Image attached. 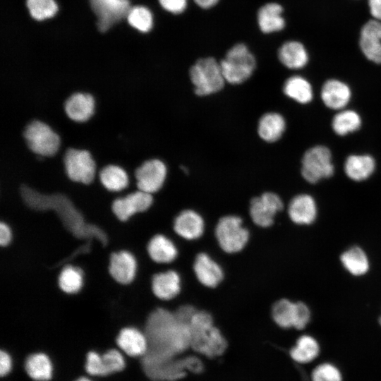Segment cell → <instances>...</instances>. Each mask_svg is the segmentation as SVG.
<instances>
[{
    "label": "cell",
    "mask_w": 381,
    "mask_h": 381,
    "mask_svg": "<svg viewBox=\"0 0 381 381\" xmlns=\"http://www.w3.org/2000/svg\"><path fill=\"white\" fill-rule=\"evenodd\" d=\"M147 350L142 359L167 360L190 347L189 324L179 321L173 311L162 307L153 309L145 325Z\"/></svg>",
    "instance_id": "1"
},
{
    "label": "cell",
    "mask_w": 381,
    "mask_h": 381,
    "mask_svg": "<svg viewBox=\"0 0 381 381\" xmlns=\"http://www.w3.org/2000/svg\"><path fill=\"white\" fill-rule=\"evenodd\" d=\"M190 348L208 358L221 356L228 343L220 329L214 325L212 315L205 310H198L190 323Z\"/></svg>",
    "instance_id": "2"
},
{
    "label": "cell",
    "mask_w": 381,
    "mask_h": 381,
    "mask_svg": "<svg viewBox=\"0 0 381 381\" xmlns=\"http://www.w3.org/2000/svg\"><path fill=\"white\" fill-rule=\"evenodd\" d=\"M143 369L153 380L174 381L183 378L188 372L199 373L203 370L201 360L194 356L159 361L141 360Z\"/></svg>",
    "instance_id": "3"
},
{
    "label": "cell",
    "mask_w": 381,
    "mask_h": 381,
    "mask_svg": "<svg viewBox=\"0 0 381 381\" xmlns=\"http://www.w3.org/2000/svg\"><path fill=\"white\" fill-rule=\"evenodd\" d=\"M214 236L222 251L237 254L242 251L250 240V231L237 215H225L219 218L214 228Z\"/></svg>",
    "instance_id": "4"
},
{
    "label": "cell",
    "mask_w": 381,
    "mask_h": 381,
    "mask_svg": "<svg viewBox=\"0 0 381 381\" xmlns=\"http://www.w3.org/2000/svg\"><path fill=\"white\" fill-rule=\"evenodd\" d=\"M23 137L28 148L37 155L53 157L61 148L59 135L41 120L30 121L23 129Z\"/></svg>",
    "instance_id": "5"
},
{
    "label": "cell",
    "mask_w": 381,
    "mask_h": 381,
    "mask_svg": "<svg viewBox=\"0 0 381 381\" xmlns=\"http://www.w3.org/2000/svg\"><path fill=\"white\" fill-rule=\"evenodd\" d=\"M219 63L226 82L234 85L248 80L256 66L255 56L243 43L234 45Z\"/></svg>",
    "instance_id": "6"
},
{
    "label": "cell",
    "mask_w": 381,
    "mask_h": 381,
    "mask_svg": "<svg viewBox=\"0 0 381 381\" xmlns=\"http://www.w3.org/2000/svg\"><path fill=\"white\" fill-rule=\"evenodd\" d=\"M194 85V92L199 96H205L220 91L226 82L220 63L212 57L198 59L189 71Z\"/></svg>",
    "instance_id": "7"
},
{
    "label": "cell",
    "mask_w": 381,
    "mask_h": 381,
    "mask_svg": "<svg viewBox=\"0 0 381 381\" xmlns=\"http://www.w3.org/2000/svg\"><path fill=\"white\" fill-rule=\"evenodd\" d=\"M59 154L62 157L65 173L71 181L90 184L96 179L97 163L88 150L69 147Z\"/></svg>",
    "instance_id": "8"
},
{
    "label": "cell",
    "mask_w": 381,
    "mask_h": 381,
    "mask_svg": "<svg viewBox=\"0 0 381 381\" xmlns=\"http://www.w3.org/2000/svg\"><path fill=\"white\" fill-rule=\"evenodd\" d=\"M153 203L152 194L136 189L123 195L116 193L111 209L118 221L126 222L135 215L149 210Z\"/></svg>",
    "instance_id": "9"
},
{
    "label": "cell",
    "mask_w": 381,
    "mask_h": 381,
    "mask_svg": "<svg viewBox=\"0 0 381 381\" xmlns=\"http://www.w3.org/2000/svg\"><path fill=\"white\" fill-rule=\"evenodd\" d=\"M332 155L325 146H315L307 150L302 159L301 174L309 183H315L334 173Z\"/></svg>",
    "instance_id": "10"
},
{
    "label": "cell",
    "mask_w": 381,
    "mask_h": 381,
    "mask_svg": "<svg viewBox=\"0 0 381 381\" xmlns=\"http://www.w3.org/2000/svg\"><path fill=\"white\" fill-rule=\"evenodd\" d=\"M167 176L166 164L155 157L143 161L135 169L133 179L138 190L153 195L162 189Z\"/></svg>",
    "instance_id": "11"
},
{
    "label": "cell",
    "mask_w": 381,
    "mask_h": 381,
    "mask_svg": "<svg viewBox=\"0 0 381 381\" xmlns=\"http://www.w3.org/2000/svg\"><path fill=\"white\" fill-rule=\"evenodd\" d=\"M90 8L96 17V26L105 32L127 17L131 8L129 0H89Z\"/></svg>",
    "instance_id": "12"
},
{
    "label": "cell",
    "mask_w": 381,
    "mask_h": 381,
    "mask_svg": "<svg viewBox=\"0 0 381 381\" xmlns=\"http://www.w3.org/2000/svg\"><path fill=\"white\" fill-rule=\"evenodd\" d=\"M283 207V202L278 195L265 192L250 200V217L257 226L267 229L274 224L276 214L282 210Z\"/></svg>",
    "instance_id": "13"
},
{
    "label": "cell",
    "mask_w": 381,
    "mask_h": 381,
    "mask_svg": "<svg viewBox=\"0 0 381 381\" xmlns=\"http://www.w3.org/2000/svg\"><path fill=\"white\" fill-rule=\"evenodd\" d=\"M138 261L129 250L113 251L109 258L107 271L110 277L121 286L133 282L138 272Z\"/></svg>",
    "instance_id": "14"
},
{
    "label": "cell",
    "mask_w": 381,
    "mask_h": 381,
    "mask_svg": "<svg viewBox=\"0 0 381 381\" xmlns=\"http://www.w3.org/2000/svg\"><path fill=\"white\" fill-rule=\"evenodd\" d=\"M193 273L198 282L203 286L214 289L220 285L224 278L222 266L210 255L198 253L193 263Z\"/></svg>",
    "instance_id": "15"
},
{
    "label": "cell",
    "mask_w": 381,
    "mask_h": 381,
    "mask_svg": "<svg viewBox=\"0 0 381 381\" xmlns=\"http://www.w3.org/2000/svg\"><path fill=\"white\" fill-rule=\"evenodd\" d=\"M64 109L73 121L85 123L95 114L96 101L94 96L86 92H75L65 100Z\"/></svg>",
    "instance_id": "16"
},
{
    "label": "cell",
    "mask_w": 381,
    "mask_h": 381,
    "mask_svg": "<svg viewBox=\"0 0 381 381\" xmlns=\"http://www.w3.org/2000/svg\"><path fill=\"white\" fill-rule=\"evenodd\" d=\"M152 294L161 301H170L181 291V278L174 270L159 272L152 276L150 282Z\"/></svg>",
    "instance_id": "17"
},
{
    "label": "cell",
    "mask_w": 381,
    "mask_h": 381,
    "mask_svg": "<svg viewBox=\"0 0 381 381\" xmlns=\"http://www.w3.org/2000/svg\"><path fill=\"white\" fill-rule=\"evenodd\" d=\"M173 230L186 241L200 238L205 232V221L195 210L188 209L181 211L173 222Z\"/></svg>",
    "instance_id": "18"
},
{
    "label": "cell",
    "mask_w": 381,
    "mask_h": 381,
    "mask_svg": "<svg viewBox=\"0 0 381 381\" xmlns=\"http://www.w3.org/2000/svg\"><path fill=\"white\" fill-rule=\"evenodd\" d=\"M360 47L369 60L381 64V23L370 20L361 32Z\"/></svg>",
    "instance_id": "19"
},
{
    "label": "cell",
    "mask_w": 381,
    "mask_h": 381,
    "mask_svg": "<svg viewBox=\"0 0 381 381\" xmlns=\"http://www.w3.org/2000/svg\"><path fill=\"white\" fill-rule=\"evenodd\" d=\"M146 250L150 260L157 264L171 263L179 255L178 248L174 241L162 234H157L150 238Z\"/></svg>",
    "instance_id": "20"
},
{
    "label": "cell",
    "mask_w": 381,
    "mask_h": 381,
    "mask_svg": "<svg viewBox=\"0 0 381 381\" xmlns=\"http://www.w3.org/2000/svg\"><path fill=\"white\" fill-rule=\"evenodd\" d=\"M288 214L291 222L296 224H311L317 217L316 203L309 195H298L289 202Z\"/></svg>",
    "instance_id": "21"
},
{
    "label": "cell",
    "mask_w": 381,
    "mask_h": 381,
    "mask_svg": "<svg viewBox=\"0 0 381 381\" xmlns=\"http://www.w3.org/2000/svg\"><path fill=\"white\" fill-rule=\"evenodd\" d=\"M118 346L130 356L143 357L147 350L145 332L134 327L122 328L116 339Z\"/></svg>",
    "instance_id": "22"
},
{
    "label": "cell",
    "mask_w": 381,
    "mask_h": 381,
    "mask_svg": "<svg viewBox=\"0 0 381 381\" xmlns=\"http://www.w3.org/2000/svg\"><path fill=\"white\" fill-rule=\"evenodd\" d=\"M97 178L102 186L111 193H122L130 185V178L127 171L115 164H109L102 167L97 171Z\"/></svg>",
    "instance_id": "23"
},
{
    "label": "cell",
    "mask_w": 381,
    "mask_h": 381,
    "mask_svg": "<svg viewBox=\"0 0 381 381\" xmlns=\"http://www.w3.org/2000/svg\"><path fill=\"white\" fill-rule=\"evenodd\" d=\"M351 97V90L344 83L337 80H329L322 86L321 98L325 104L332 109L344 107Z\"/></svg>",
    "instance_id": "24"
},
{
    "label": "cell",
    "mask_w": 381,
    "mask_h": 381,
    "mask_svg": "<svg viewBox=\"0 0 381 381\" xmlns=\"http://www.w3.org/2000/svg\"><path fill=\"white\" fill-rule=\"evenodd\" d=\"M282 12V6L277 3H267L261 6L257 14L260 30L264 33L282 30L285 25Z\"/></svg>",
    "instance_id": "25"
},
{
    "label": "cell",
    "mask_w": 381,
    "mask_h": 381,
    "mask_svg": "<svg viewBox=\"0 0 381 381\" xmlns=\"http://www.w3.org/2000/svg\"><path fill=\"white\" fill-rule=\"evenodd\" d=\"M85 272L79 266L67 265L59 272L56 282L62 293L75 295L80 293L85 285Z\"/></svg>",
    "instance_id": "26"
},
{
    "label": "cell",
    "mask_w": 381,
    "mask_h": 381,
    "mask_svg": "<svg viewBox=\"0 0 381 381\" xmlns=\"http://www.w3.org/2000/svg\"><path fill=\"white\" fill-rule=\"evenodd\" d=\"M340 261L351 274L360 277L369 270L370 263L365 252L358 246H353L343 252Z\"/></svg>",
    "instance_id": "27"
},
{
    "label": "cell",
    "mask_w": 381,
    "mask_h": 381,
    "mask_svg": "<svg viewBox=\"0 0 381 381\" xmlns=\"http://www.w3.org/2000/svg\"><path fill=\"white\" fill-rule=\"evenodd\" d=\"M285 127L286 123L282 115L274 112L267 113L259 121L258 132L263 140L272 143L282 137Z\"/></svg>",
    "instance_id": "28"
},
{
    "label": "cell",
    "mask_w": 381,
    "mask_h": 381,
    "mask_svg": "<svg viewBox=\"0 0 381 381\" xmlns=\"http://www.w3.org/2000/svg\"><path fill=\"white\" fill-rule=\"evenodd\" d=\"M278 57L283 65L292 69L301 68L308 62L306 49L302 44L296 41L283 44L279 49Z\"/></svg>",
    "instance_id": "29"
},
{
    "label": "cell",
    "mask_w": 381,
    "mask_h": 381,
    "mask_svg": "<svg viewBox=\"0 0 381 381\" xmlns=\"http://www.w3.org/2000/svg\"><path fill=\"white\" fill-rule=\"evenodd\" d=\"M375 161L369 155H351L344 164L346 175L353 181L368 179L375 169Z\"/></svg>",
    "instance_id": "30"
},
{
    "label": "cell",
    "mask_w": 381,
    "mask_h": 381,
    "mask_svg": "<svg viewBox=\"0 0 381 381\" xmlns=\"http://www.w3.org/2000/svg\"><path fill=\"white\" fill-rule=\"evenodd\" d=\"M320 353L318 341L312 336L303 334L298 338L290 349L291 358L299 363H308L315 360Z\"/></svg>",
    "instance_id": "31"
},
{
    "label": "cell",
    "mask_w": 381,
    "mask_h": 381,
    "mask_svg": "<svg viewBox=\"0 0 381 381\" xmlns=\"http://www.w3.org/2000/svg\"><path fill=\"white\" fill-rule=\"evenodd\" d=\"M271 317L274 322L281 328H294L296 303L283 298L277 300L271 306Z\"/></svg>",
    "instance_id": "32"
},
{
    "label": "cell",
    "mask_w": 381,
    "mask_h": 381,
    "mask_svg": "<svg viewBox=\"0 0 381 381\" xmlns=\"http://www.w3.org/2000/svg\"><path fill=\"white\" fill-rule=\"evenodd\" d=\"M28 375L36 381L49 380L52 374V365L49 357L42 353L30 355L25 363Z\"/></svg>",
    "instance_id": "33"
},
{
    "label": "cell",
    "mask_w": 381,
    "mask_h": 381,
    "mask_svg": "<svg viewBox=\"0 0 381 381\" xmlns=\"http://www.w3.org/2000/svg\"><path fill=\"white\" fill-rule=\"evenodd\" d=\"M283 90L286 96L299 103H308L313 98L310 84L301 76L288 78L284 85Z\"/></svg>",
    "instance_id": "34"
},
{
    "label": "cell",
    "mask_w": 381,
    "mask_h": 381,
    "mask_svg": "<svg viewBox=\"0 0 381 381\" xmlns=\"http://www.w3.org/2000/svg\"><path fill=\"white\" fill-rule=\"evenodd\" d=\"M361 123V118L356 111L344 110L334 116L332 120V128L337 134L344 135L358 130Z\"/></svg>",
    "instance_id": "35"
},
{
    "label": "cell",
    "mask_w": 381,
    "mask_h": 381,
    "mask_svg": "<svg viewBox=\"0 0 381 381\" xmlns=\"http://www.w3.org/2000/svg\"><path fill=\"white\" fill-rule=\"evenodd\" d=\"M126 19L131 27L141 32H147L153 27V15L149 8L143 6L131 7Z\"/></svg>",
    "instance_id": "36"
},
{
    "label": "cell",
    "mask_w": 381,
    "mask_h": 381,
    "mask_svg": "<svg viewBox=\"0 0 381 381\" xmlns=\"http://www.w3.org/2000/svg\"><path fill=\"white\" fill-rule=\"evenodd\" d=\"M30 16L38 21L52 18L58 11L55 0H26Z\"/></svg>",
    "instance_id": "37"
},
{
    "label": "cell",
    "mask_w": 381,
    "mask_h": 381,
    "mask_svg": "<svg viewBox=\"0 0 381 381\" xmlns=\"http://www.w3.org/2000/svg\"><path fill=\"white\" fill-rule=\"evenodd\" d=\"M101 375L122 370L125 367V361L122 354L116 349H110L101 356Z\"/></svg>",
    "instance_id": "38"
},
{
    "label": "cell",
    "mask_w": 381,
    "mask_h": 381,
    "mask_svg": "<svg viewBox=\"0 0 381 381\" xmlns=\"http://www.w3.org/2000/svg\"><path fill=\"white\" fill-rule=\"evenodd\" d=\"M312 381H342V375L339 368L329 363L317 365L311 373Z\"/></svg>",
    "instance_id": "39"
},
{
    "label": "cell",
    "mask_w": 381,
    "mask_h": 381,
    "mask_svg": "<svg viewBox=\"0 0 381 381\" xmlns=\"http://www.w3.org/2000/svg\"><path fill=\"white\" fill-rule=\"evenodd\" d=\"M294 328L301 330L304 329L310 320V310L308 306L302 301H296Z\"/></svg>",
    "instance_id": "40"
},
{
    "label": "cell",
    "mask_w": 381,
    "mask_h": 381,
    "mask_svg": "<svg viewBox=\"0 0 381 381\" xmlns=\"http://www.w3.org/2000/svg\"><path fill=\"white\" fill-rule=\"evenodd\" d=\"M101 356L95 351H90L87 354L85 369L92 375H101Z\"/></svg>",
    "instance_id": "41"
},
{
    "label": "cell",
    "mask_w": 381,
    "mask_h": 381,
    "mask_svg": "<svg viewBox=\"0 0 381 381\" xmlns=\"http://www.w3.org/2000/svg\"><path fill=\"white\" fill-rule=\"evenodd\" d=\"M160 6L167 12L173 14L183 13L188 5V0H158Z\"/></svg>",
    "instance_id": "42"
},
{
    "label": "cell",
    "mask_w": 381,
    "mask_h": 381,
    "mask_svg": "<svg viewBox=\"0 0 381 381\" xmlns=\"http://www.w3.org/2000/svg\"><path fill=\"white\" fill-rule=\"evenodd\" d=\"M197 310L198 309L194 306L185 304L179 306L173 312L179 321L189 324Z\"/></svg>",
    "instance_id": "43"
},
{
    "label": "cell",
    "mask_w": 381,
    "mask_h": 381,
    "mask_svg": "<svg viewBox=\"0 0 381 381\" xmlns=\"http://www.w3.org/2000/svg\"><path fill=\"white\" fill-rule=\"evenodd\" d=\"M13 238L12 229L9 224L1 220L0 222V245L2 248L10 246Z\"/></svg>",
    "instance_id": "44"
},
{
    "label": "cell",
    "mask_w": 381,
    "mask_h": 381,
    "mask_svg": "<svg viewBox=\"0 0 381 381\" xmlns=\"http://www.w3.org/2000/svg\"><path fill=\"white\" fill-rule=\"evenodd\" d=\"M12 362L9 354L1 350L0 352V374L1 375H6L11 369Z\"/></svg>",
    "instance_id": "45"
},
{
    "label": "cell",
    "mask_w": 381,
    "mask_h": 381,
    "mask_svg": "<svg viewBox=\"0 0 381 381\" xmlns=\"http://www.w3.org/2000/svg\"><path fill=\"white\" fill-rule=\"evenodd\" d=\"M371 15L377 20H381V0H368Z\"/></svg>",
    "instance_id": "46"
},
{
    "label": "cell",
    "mask_w": 381,
    "mask_h": 381,
    "mask_svg": "<svg viewBox=\"0 0 381 381\" xmlns=\"http://www.w3.org/2000/svg\"><path fill=\"white\" fill-rule=\"evenodd\" d=\"M195 3L202 8H210L215 6L219 0H194Z\"/></svg>",
    "instance_id": "47"
},
{
    "label": "cell",
    "mask_w": 381,
    "mask_h": 381,
    "mask_svg": "<svg viewBox=\"0 0 381 381\" xmlns=\"http://www.w3.org/2000/svg\"><path fill=\"white\" fill-rule=\"evenodd\" d=\"M75 381H91V380H89L87 377H80V378L77 379Z\"/></svg>",
    "instance_id": "48"
},
{
    "label": "cell",
    "mask_w": 381,
    "mask_h": 381,
    "mask_svg": "<svg viewBox=\"0 0 381 381\" xmlns=\"http://www.w3.org/2000/svg\"><path fill=\"white\" fill-rule=\"evenodd\" d=\"M379 323H380V326H381V316H380V318H379Z\"/></svg>",
    "instance_id": "49"
}]
</instances>
